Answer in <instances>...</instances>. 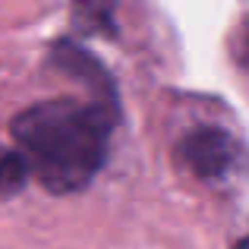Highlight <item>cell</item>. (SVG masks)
I'll return each instance as SVG.
<instances>
[{"mask_svg": "<svg viewBox=\"0 0 249 249\" xmlns=\"http://www.w3.org/2000/svg\"><path fill=\"white\" fill-rule=\"evenodd\" d=\"M117 120L114 101L57 98L25 107L13 120L16 152L44 189L63 196L85 189L107 161V145Z\"/></svg>", "mask_w": 249, "mask_h": 249, "instance_id": "6da1fadb", "label": "cell"}, {"mask_svg": "<svg viewBox=\"0 0 249 249\" xmlns=\"http://www.w3.org/2000/svg\"><path fill=\"white\" fill-rule=\"evenodd\" d=\"M177 158L193 177L205 183H231L243 170L246 155L231 133L218 126H196L177 145Z\"/></svg>", "mask_w": 249, "mask_h": 249, "instance_id": "7a4b0ae2", "label": "cell"}, {"mask_svg": "<svg viewBox=\"0 0 249 249\" xmlns=\"http://www.w3.org/2000/svg\"><path fill=\"white\" fill-rule=\"evenodd\" d=\"M54 60H57V67L70 70L73 76L85 79L89 85H95V89H107V91H110V82H107V73H104V67H98V63L91 60L85 51L73 48V44H67V41H60V44L54 48Z\"/></svg>", "mask_w": 249, "mask_h": 249, "instance_id": "3957f363", "label": "cell"}, {"mask_svg": "<svg viewBox=\"0 0 249 249\" xmlns=\"http://www.w3.org/2000/svg\"><path fill=\"white\" fill-rule=\"evenodd\" d=\"M73 19L89 35L114 32V0H73Z\"/></svg>", "mask_w": 249, "mask_h": 249, "instance_id": "277c9868", "label": "cell"}, {"mask_svg": "<svg viewBox=\"0 0 249 249\" xmlns=\"http://www.w3.org/2000/svg\"><path fill=\"white\" fill-rule=\"evenodd\" d=\"M29 177H32V170H29V164H25L22 155H19V152L6 155V158L0 161V199L19 193V189L25 186Z\"/></svg>", "mask_w": 249, "mask_h": 249, "instance_id": "5b68a950", "label": "cell"}, {"mask_svg": "<svg viewBox=\"0 0 249 249\" xmlns=\"http://www.w3.org/2000/svg\"><path fill=\"white\" fill-rule=\"evenodd\" d=\"M237 57H240V63L249 70V19H246L243 29H240V38H237Z\"/></svg>", "mask_w": 249, "mask_h": 249, "instance_id": "8992f818", "label": "cell"}, {"mask_svg": "<svg viewBox=\"0 0 249 249\" xmlns=\"http://www.w3.org/2000/svg\"><path fill=\"white\" fill-rule=\"evenodd\" d=\"M233 249H249V237H243V240H240V243L233 246Z\"/></svg>", "mask_w": 249, "mask_h": 249, "instance_id": "52a82bcc", "label": "cell"}]
</instances>
